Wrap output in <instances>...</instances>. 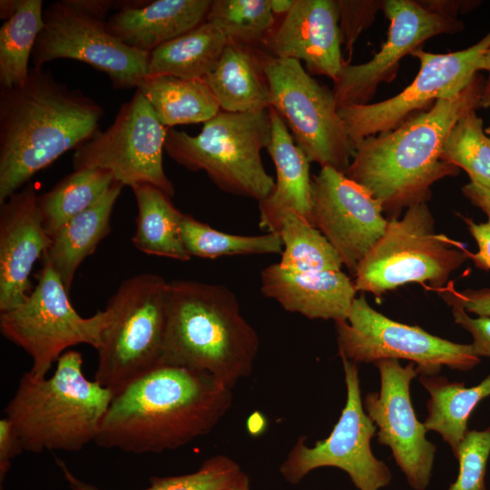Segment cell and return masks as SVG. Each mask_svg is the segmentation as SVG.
I'll return each instance as SVG.
<instances>
[{"label": "cell", "mask_w": 490, "mask_h": 490, "mask_svg": "<svg viewBox=\"0 0 490 490\" xmlns=\"http://www.w3.org/2000/svg\"><path fill=\"white\" fill-rule=\"evenodd\" d=\"M260 282L262 294L285 310L335 322L348 319L358 292L341 270L292 272L274 263L262 270Z\"/></svg>", "instance_id": "cell-21"}, {"label": "cell", "mask_w": 490, "mask_h": 490, "mask_svg": "<svg viewBox=\"0 0 490 490\" xmlns=\"http://www.w3.org/2000/svg\"><path fill=\"white\" fill-rule=\"evenodd\" d=\"M309 222L352 273L384 234L388 220L379 202L343 172L322 167L311 178Z\"/></svg>", "instance_id": "cell-18"}, {"label": "cell", "mask_w": 490, "mask_h": 490, "mask_svg": "<svg viewBox=\"0 0 490 490\" xmlns=\"http://www.w3.org/2000/svg\"><path fill=\"white\" fill-rule=\"evenodd\" d=\"M380 375L379 392L368 393L364 408L376 427L377 441L388 446L392 456L415 490L429 485L436 446L426 437V428L418 421L410 397V383L418 373L409 362L398 359L376 362Z\"/></svg>", "instance_id": "cell-16"}, {"label": "cell", "mask_w": 490, "mask_h": 490, "mask_svg": "<svg viewBox=\"0 0 490 490\" xmlns=\"http://www.w3.org/2000/svg\"><path fill=\"white\" fill-rule=\"evenodd\" d=\"M468 230L477 245V251L470 253V259L480 269L490 270V216L484 222L464 218Z\"/></svg>", "instance_id": "cell-42"}, {"label": "cell", "mask_w": 490, "mask_h": 490, "mask_svg": "<svg viewBox=\"0 0 490 490\" xmlns=\"http://www.w3.org/2000/svg\"><path fill=\"white\" fill-rule=\"evenodd\" d=\"M181 232L191 257L213 260L221 256L277 254L283 250L279 233L252 236L226 233L186 213L182 215Z\"/></svg>", "instance_id": "cell-33"}, {"label": "cell", "mask_w": 490, "mask_h": 490, "mask_svg": "<svg viewBox=\"0 0 490 490\" xmlns=\"http://www.w3.org/2000/svg\"><path fill=\"white\" fill-rule=\"evenodd\" d=\"M269 113L271 132L266 149L275 165L276 181L272 192L259 202V225L267 232L278 233L285 212L293 211L309 221L310 162L296 144L280 115L272 107Z\"/></svg>", "instance_id": "cell-22"}, {"label": "cell", "mask_w": 490, "mask_h": 490, "mask_svg": "<svg viewBox=\"0 0 490 490\" xmlns=\"http://www.w3.org/2000/svg\"><path fill=\"white\" fill-rule=\"evenodd\" d=\"M137 89L148 101L159 122L167 128L204 123L220 111L204 79L146 76Z\"/></svg>", "instance_id": "cell-28"}, {"label": "cell", "mask_w": 490, "mask_h": 490, "mask_svg": "<svg viewBox=\"0 0 490 490\" xmlns=\"http://www.w3.org/2000/svg\"><path fill=\"white\" fill-rule=\"evenodd\" d=\"M283 250L279 266L292 272L340 270L343 263L336 250L308 220L285 212L278 230Z\"/></svg>", "instance_id": "cell-32"}, {"label": "cell", "mask_w": 490, "mask_h": 490, "mask_svg": "<svg viewBox=\"0 0 490 490\" xmlns=\"http://www.w3.org/2000/svg\"><path fill=\"white\" fill-rule=\"evenodd\" d=\"M42 0H22L12 17L0 27L1 89L23 84L29 74V59L44 28Z\"/></svg>", "instance_id": "cell-31"}, {"label": "cell", "mask_w": 490, "mask_h": 490, "mask_svg": "<svg viewBox=\"0 0 490 490\" xmlns=\"http://www.w3.org/2000/svg\"><path fill=\"white\" fill-rule=\"evenodd\" d=\"M206 22L217 26L227 41L252 46L262 44L275 28L270 0H214Z\"/></svg>", "instance_id": "cell-34"}, {"label": "cell", "mask_w": 490, "mask_h": 490, "mask_svg": "<svg viewBox=\"0 0 490 490\" xmlns=\"http://www.w3.org/2000/svg\"><path fill=\"white\" fill-rule=\"evenodd\" d=\"M36 279V286L21 304L0 312V331L30 356L33 376L46 377L67 348L87 344L97 349L110 314L104 309L92 317L79 315L69 291L46 262Z\"/></svg>", "instance_id": "cell-11"}, {"label": "cell", "mask_w": 490, "mask_h": 490, "mask_svg": "<svg viewBox=\"0 0 490 490\" xmlns=\"http://www.w3.org/2000/svg\"><path fill=\"white\" fill-rule=\"evenodd\" d=\"M418 381L430 396L424 426L427 431L438 433L456 456L469 431L467 422L472 412L480 401L490 396V373L471 387L437 376L419 375Z\"/></svg>", "instance_id": "cell-27"}, {"label": "cell", "mask_w": 490, "mask_h": 490, "mask_svg": "<svg viewBox=\"0 0 490 490\" xmlns=\"http://www.w3.org/2000/svg\"><path fill=\"white\" fill-rule=\"evenodd\" d=\"M21 3L22 0H1L0 18L4 19L5 21L8 20L16 12Z\"/></svg>", "instance_id": "cell-46"}, {"label": "cell", "mask_w": 490, "mask_h": 490, "mask_svg": "<svg viewBox=\"0 0 490 490\" xmlns=\"http://www.w3.org/2000/svg\"><path fill=\"white\" fill-rule=\"evenodd\" d=\"M489 456L490 426L481 431L469 430L455 456L459 472L448 490H486L485 478Z\"/></svg>", "instance_id": "cell-37"}, {"label": "cell", "mask_w": 490, "mask_h": 490, "mask_svg": "<svg viewBox=\"0 0 490 490\" xmlns=\"http://www.w3.org/2000/svg\"><path fill=\"white\" fill-rule=\"evenodd\" d=\"M382 10L389 20L387 38L371 60L342 66L332 90L338 108L367 104L381 82L393 80L404 56L435 35L464 28L456 17L430 11L418 1L385 0Z\"/></svg>", "instance_id": "cell-17"}, {"label": "cell", "mask_w": 490, "mask_h": 490, "mask_svg": "<svg viewBox=\"0 0 490 490\" xmlns=\"http://www.w3.org/2000/svg\"><path fill=\"white\" fill-rule=\"evenodd\" d=\"M485 132L488 137H490V123L486 128H485Z\"/></svg>", "instance_id": "cell-49"}, {"label": "cell", "mask_w": 490, "mask_h": 490, "mask_svg": "<svg viewBox=\"0 0 490 490\" xmlns=\"http://www.w3.org/2000/svg\"><path fill=\"white\" fill-rule=\"evenodd\" d=\"M211 0H156L119 9L110 31L127 45L151 53L206 21Z\"/></svg>", "instance_id": "cell-23"}, {"label": "cell", "mask_w": 490, "mask_h": 490, "mask_svg": "<svg viewBox=\"0 0 490 490\" xmlns=\"http://www.w3.org/2000/svg\"><path fill=\"white\" fill-rule=\"evenodd\" d=\"M442 159L464 169L470 181L490 188V138L475 110L466 113L452 127Z\"/></svg>", "instance_id": "cell-35"}, {"label": "cell", "mask_w": 490, "mask_h": 490, "mask_svg": "<svg viewBox=\"0 0 490 490\" xmlns=\"http://www.w3.org/2000/svg\"><path fill=\"white\" fill-rule=\"evenodd\" d=\"M168 281L142 273L122 281L105 309L110 321L97 351L94 380L113 394L162 365Z\"/></svg>", "instance_id": "cell-7"}, {"label": "cell", "mask_w": 490, "mask_h": 490, "mask_svg": "<svg viewBox=\"0 0 490 490\" xmlns=\"http://www.w3.org/2000/svg\"><path fill=\"white\" fill-rule=\"evenodd\" d=\"M296 0H270V9L274 15H286L293 7Z\"/></svg>", "instance_id": "cell-47"}, {"label": "cell", "mask_w": 490, "mask_h": 490, "mask_svg": "<svg viewBox=\"0 0 490 490\" xmlns=\"http://www.w3.org/2000/svg\"><path fill=\"white\" fill-rule=\"evenodd\" d=\"M466 198L490 216V188L470 181L462 188Z\"/></svg>", "instance_id": "cell-44"}, {"label": "cell", "mask_w": 490, "mask_h": 490, "mask_svg": "<svg viewBox=\"0 0 490 490\" xmlns=\"http://www.w3.org/2000/svg\"><path fill=\"white\" fill-rule=\"evenodd\" d=\"M103 109L43 66L0 91V204L97 131Z\"/></svg>", "instance_id": "cell-3"}, {"label": "cell", "mask_w": 490, "mask_h": 490, "mask_svg": "<svg viewBox=\"0 0 490 490\" xmlns=\"http://www.w3.org/2000/svg\"><path fill=\"white\" fill-rule=\"evenodd\" d=\"M259 347L256 330L226 286L168 281L162 364L207 372L232 388L251 374Z\"/></svg>", "instance_id": "cell-4"}, {"label": "cell", "mask_w": 490, "mask_h": 490, "mask_svg": "<svg viewBox=\"0 0 490 490\" xmlns=\"http://www.w3.org/2000/svg\"><path fill=\"white\" fill-rule=\"evenodd\" d=\"M452 314L455 322L471 334L475 354L490 358V317L472 318L459 307H452Z\"/></svg>", "instance_id": "cell-39"}, {"label": "cell", "mask_w": 490, "mask_h": 490, "mask_svg": "<svg viewBox=\"0 0 490 490\" xmlns=\"http://www.w3.org/2000/svg\"><path fill=\"white\" fill-rule=\"evenodd\" d=\"M169 128L157 119L143 94L135 90L122 104L113 122L97 131L73 155L74 170L103 169L124 186L147 183L174 195L173 183L165 174L162 152Z\"/></svg>", "instance_id": "cell-13"}, {"label": "cell", "mask_w": 490, "mask_h": 490, "mask_svg": "<svg viewBox=\"0 0 490 490\" xmlns=\"http://www.w3.org/2000/svg\"><path fill=\"white\" fill-rule=\"evenodd\" d=\"M490 138V137H489Z\"/></svg>", "instance_id": "cell-50"}, {"label": "cell", "mask_w": 490, "mask_h": 490, "mask_svg": "<svg viewBox=\"0 0 490 490\" xmlns=\"http://www.w3.org/2000/svg\"><path fill=\"white\" fill-rule=\"evenodd\" d=\"M24 450L22 442L11 421L0 419V481H4L12 460Z\"/></svg>", "instance_id": "cell-41"}, {"label": "cell", "mask_w": 490, "mask_h": 490, "mask_svg": "<svg viewBox=\"0 0 490 490\" xmlns=\"http://www.w3.org/2000/svg\"><path fill=\"white\" fill-rule=\"evenodd\" d=\"M347 387L346 404L328 436L314 446L300 436L279 470L284 478L298 484L316 468L332 466L346 472L358 490H379L389 485L390 470L371 450L377 427L365 411L358 364L340 358Z\"/></svg>", "instance_id": "cell-14"}, {"label": "cell", "mask_w": 490, "mask_h": 490, "mask_svg": "<svg viewBox=\"0 0 490 490\" xmlns=\"http://www.w3.org/2000/svg\"><path fill=\"white\" fill-rule=\"evenodd\" d=\"M123 187L115 180L96 203L69 220L52 238L44 262L54 270L68 291L81 263L110 233L111 215Z\"/></svg>", "instance_id": "cell-25"}, {"label": "cell", "mask_w": 490, "mask_h": 490, "mask_svg": "<svg viewBox=\"0 0 490 490\" xmlns=\"http://www.w3.org/2000/svg\"><path fill=\"white\" fill-rule=\"evenodd\" d=\"M115 181L103 169L74 170L48 191L38 195L43 224L53 238L72 218L96 203Z\"/></svg>", "instance_id": "cell-30"}, {"label": "cell", "mask_w": 490, "mask_h": 490, "mask_svg": "<svg viewBox=\"0 0 490 490\" xmlns=\"http://www.w3.org/2000/svg\"><path fill=\"white\" fill-rule=\"evenodd\" d=\"M271 106L291 131L309 162L339 172L350 164L355 145L338 113L332 90L319 83L299 61L260 50Z\"/></svg>", "instance_id": "cell-10"}, {"label": "cell", "mask_w": 490, "mask_h": 490, "mask_svg": "<svg viewBox=\"0 0 490 490\" xmlns=\"http://www.w3.org/2000/svg\"><path fill=\"white\" fill-rule=\"evenodd\" d=\"M484 85L476 74L456 95L437 100L391 131L364 138L355 145L345 175L366 189L391 219L426 202L436 181L458 172L442 159L443 148L459 118L481 107Z\"/></svg>", "instance_id": "cell-2"}, {"label": "cell", "mask_w": 490, "mask_h": 490, "mask_svg": "<svg viewBox=\"0 0 490 490\" xmlns=\"http://www.w3.org/2000/svg\"><path fill=\"white\" fill-rule=\"evenodd\" d=\"M271 132L269 110L258 113L220 111L197 135L169 128L164 151L191 172L203 171L221 191L259 202L273 191L260 152Z\"/></svg>", "instance_id": "cell-6"}, {"label": "cell", "mask_w": 490, "mask_h": 490, "mask_svg": "<svg viewBox=\"0 0 490 490\" xmlns=\"http://www.w3.org/2000/svg\"><path fill=\"white\" fill-rule=\"evenodd\" d=\"M227 43L223 33L205 21L152 51L147 76L203 79L219 61Z\"/></svg>", "instance_id": "cell-29"}, {"label": "cell", "mask_w": 490, "mask_h": 490, "mask_svg": "<svg viewBox=\"0 0 490 490\" xmlns=\"http://www.w3.org/2000/svg\"><path fill=\"white\" fill-rule=\"evenodd\" d=\"M220 111L258 113L271 106L260 50L228 42L219 61L203 78Z\"/></svg>", "instance_id": "cell-24"}, {"label": "cell", "mask_w": 490, "mask_h": 490, "mask_svg": "<svg viewBox=\"0 0 490 490\" xmlns=\"http://www.w3.org/2000/svg\"><path fill=\"white\" fill-rule=\"evenodd\" d=\"M37 197L27 183L0 204V312L18 306L31 293L34 265L52 242Z\"/></svg>", "instance_id": "cell-19"}, {"label": "cell", "mask_w": 490, "mask_h": 490, "mask_svg": "<svg viewBox=\"0 0 490 490\" xmlns=\"http://www.w3.org/2000/svg\"><path fill=\"white\" fill-rule=\"evenodd\" d=\"M229 490H250V481L248 475L242 472L237 481Z\"/></svg>", "instance_id": "cell-48"}, {"label": "cell", "mask_w": 490, "mask_h": 490, "mask_svg": "<svg viewBox=\"0 0 490 490\" xmlns=\"http://www.w3.org/2000/svg\"><path fill=\"white\" fill-rule=\"evenodd\" d=\"M337 1L296 0L265 40L273 56L305 63L309 72L335 81L346 64Z\"/></svg>", "instance_id": "cell-20"}, {"label": "cell", "mask_w": 490, "mask_h": 490, "mask_svg": "<svg viewBox=\"0 0 490 490\" xmlns=\"http://www.w3.org/2000/svg\"><path fill=\"white\" fill-rule=\"evenodd\" d=\"M451 307H459L467 313L490 317V288L448 291L444 296Z\"/></svg>", "instance_id": "cell-40"}, {"label": "cell", "mask_w": 490, "mask_h": 490, "mask_svg": "<svg viewBox=\"0 0 490 490\" xmlns=\"http://www.w3.org/2000/svg\"><path fill=\"white\" fill-rule=\"evenodd\" d=\"M113 396L109 388L86 378L82 354L69 349L51 377L25 372L5 412L24 450L78 451L95 441Z\"/></svg>", "instance_id": "cell-5"}, {"label": "cell", "mask_w": 490, "mask_h": 490, "mask_svg": "<svg viewBox=\"0 0 490 490\" xmlns=\"http://www.w3.org/2000/svg\"><path fill=\"white\" fill-rule=\"evenodd\" d=\"M232 404L211 374L162 364L114 393L95 438L125 452L173 450L210 433Z\"/></svg>", "instance_id": "cell-1"}, {"label": "cell", "mask_w": 490, "mask_h": 490, "mask_svg": "<svg viewBox=\"0 0 490 490\" xmlns=\"http://www.w3.org/2000/svg\"><path fill=\"white\" fill-rule=\"evenodd\" d=\"M138 215L132 238L140 251L176 260L187 261L191 257L183 245L181 223L183 213L161 189L147 183L132 187Z\"/></svg>", "instance_id": "cell-26"}, {"label": "cell", "mask_w": 490, "mask_h": 490, "mask_svg": "<svg viewBox=\"0 0 490 490\" xmlns=\"http://www.w3.org/2000/svg\"><path fill=\"white\" fill-rule=\"evenodd\" d=\"M72 490H100L76 478L65 464L57 460ZM242 473L239 465L222 455L205 460L191 474L167 477H152L151 485L143 490H229Z\"/></svg>", "instance_id": "cell-36"}, {"label": "cell", "mask_w": 490, "mask_h": 490, "mask_svg": "<svg viewBox=\"0 0 490 490\" xmlns=\"http://www.w3.org/2000/svg\"><path fill=\"white\" fill-rule=\"evenodd\" d=\"M490 48V31L479 42L461 51L432 54L420 47L411 54L420 62L415 80L397 95L376 103L338 108L354 145L366 137L391 131L439 99L463 91L481 71Z\"/></svg>", "instance_id": "cell-15"}, {"label": "cell", "mask_w": 490, "mask_h": 490, "mask_svg": "<svg viewBox=\"0 0 490 490\" xmlns=\"http://www.w3.org/2000/svg\"><path fill=\"white\" fill-rule=\"evenodd\" d=\"M339 15V29L342 43L351 54L353 45L360 32L368 27L383 1H337Z\"/></svg>", "instance_id": "cell-38"}, {"label": "cell", "mask_w": 490, "mask_h": 490, "mask_svg": "<svg viewBox=\"0 0 490 490\" xmlns=\"http://www.w3.org/2000/svg\"><path fill=\"white\" fill-rule=\"evenodd\" d=\"M470 252L435 230L426 202L388 220L386 230L354 272L357 291L379 296L407 283L442 289Z\"/></svg>", "instance_id": "cell-8"}, {"label": "cell", "mask_w": 490, "mask_h": 490, "mask_svg": "<svg viewBox=\"0 0 490 490\" xmlns=\"http://www.w3.org/2000/svg\"><path fill=\"white\" fill-rule=\"evenodd\" d=\"M335 324L339 357L356 364L401 358L415 363L418 375L436 376L443 366L466 371L480 362L471 344L393 320L373 309L364 295L355 299L348 319Z\"/></svg>", "instance_id": "cell-12"}, {"label": "cell", "mask_w": 490, "mask_h": 490, "mask_svg": "<svg viewBox=\"0 0 490 490\" xmlns=\"http://www.w3.org/2000/svg\"><path fill=\"white\" fill-rule=\"evenodd\" d=\"M481 70L486 71L488 73V77L484 85L480 106L483 108H490V48L483 56Z\"/></svg>", "instance_id": "cell-45"}, {"label": "cell", "mask_w": 490, "mask_h": 490, "mask_svg": "<svg viewBox=\"0 0 490 490\" xmlns=\"http://www.w3.org/2000/svg\"><path fill=\"white\" fill-rule=\"evenodd\" d=\"M118 5L119 1L107 0L51 3L33 49L34 66L73 59L106 74L116 89L136 90L147 76L150 53L127 45L110 31L106 16Z\"/></svg>", "instance_id": "cell-9"}, {"label": "cell", "mask_w": 490, "mask_h": 490, "mask_svg": "<svg viewBox=\"0 0 490 490\" xmlns=\"http://www.w3.org/2000/svg\"><path fill=\"white\" fill-rule=\"evenodd\" d=\"M425 8L451 17L477 6L480 1H418Z\"/></svg>", "instance_id": "cell-43"}]
</instances>
